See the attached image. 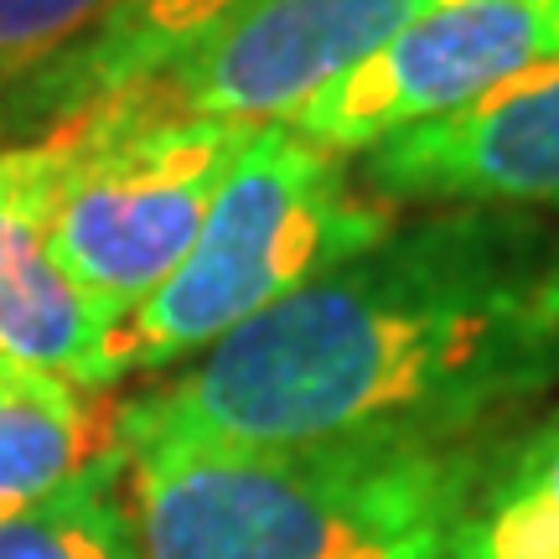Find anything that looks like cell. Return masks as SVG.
<instances>
[{
    "label": "cell",
    "instance_id": "1",
    "mask_svg": "<svg viewBox=\"0 0 559 559\" xmlns=\"http://www.w3.org/2000/svg\"><path fill=\"white\" fill-rule=\"evenodd\" d=\"M559 379V228L451 207L394 228L120 404L156 445L466 440Z\"/></svg>",
    "mask_w": 559,
    "mask_h": 559
},
{
    "label": "cell",
    "instance_id": "2",
    "mask_svg": "<svg viewBox=\"0 0 559 559\" xmlns=\"http://www.w3.org/2000/svg\"><path fill=\"white\" fill-rule=\"evenodd\" d=\"M124 461L145 559H445L487 472L466 440L156 445Z\"/></svg>",
    "mask_w": 559,
    "mask_h": 559
},
{
    "label": "cell",
    "instance_id": "3",
    "mask_svg": "<svg viewBox=\"0 0 559 559\" xmlns=\"http://www.w3.org/2000/svg\"><path fill=\"white\" fill-rule=\"evenodd\" d=\"M389 234V202L362 192L342 156L311 145L290 124H254L187 260L115 326L109 379L120 383L207 353L243 321Z\"/></svg>",
    "mask_w": 559,
    "mask_h": 559
},
{
    "label": "cell",
    "instance_id": "4",
    "mask_svg": "<svg viewBox=\"0 0 559 559\" xmlns=\"http://www.w3.org/2000/svg\"><path fill=\"white\" fill-rule=\"evenodd\" d=\"M254 124L160 115L135 94L73 109L47 140V249L83 296L124 321L171 280Z\"/></svg>",
    "mask_w": 559,
    "mask_h": 559
},
{
    "label": "cell",
    "instance_id": "5",
    "mask_svg": "<svg viewBox=\"0 0 559 559\" xmlns=\"http://www.w3.org/2000/svg\"><path fill=\"white\" fill-rule=\"evenodd\" d=\"M559 58V0H440L290 120L332 156H362L409 124L456 115Z\"/></svg>",
    "mask_w": 559,
    "mask_h": 559
},
{
    "label": "cell",
    "instance_id": "6",
    "mask_svg": "<svg viewBox=\"0 0 559 559\" xmlns=\"http://www.w3.org/2000/svg\"><path fill=\"white\" fill-rule=\"evenodd\" d=\"M430 5L440 0H260L120 94L187 120L275 124Z\"/></svg>",
    "mask_w": 559,
    "mask_h": 559
},
{
    "label": "cell",
    "instance_id": "7",
    "mask_svg": "<svg viewBox=\"0 0 559 559\" xmlns=\"http://www.w3.org/2000/svg\"><path fill=\"white\" fill-rule=\"evenodd\" d=\"M362 181L383 202L559 213V58L379 140L362 151Z\"/></svg>",
    "mask_w": 559,
    "mask_h": 559
},
{
    "label": "cell",
    "instance_id": "8",
    "mask_svg": "<svg viewBox=\"0 0 559 559\" xmlns=\"http://www.w3.org/2000/svg\"><path fill=\"white\" fill-rule=\"evenodd\" d=\"M47 140L0 151V358L109 389V342L120 321L83 296L47 249Z\"/></svg>",
    "mask_w": 559,
    "mask_h": 559
},
{
    "label": "cell",
    "instance_id": "9",
    "mask_svg": "<svg viewBox=\"0 0 559 559\" xmlns=\"http://www.w3.org/2000/svg\"><path fill=\"white\" fill-rule=\"evenodd\" d=\"M99 466H130L120 404L99 389L0 358V519Z\"/></svg>",
    "mask_w": 559,
    "mask_h": 559
},
{
    "label": "cell",
    "instance_id": "10",
    "mask_svg": "<svg viewBox=\"0 0 559 559\" xmlns=\"http://www.w3.org/2000/svg\"><path fill=\"white\" fill-rule=\"evenodd\" d=\"M260 0H120L109 16L73 41L62 58L47 62V73H26L37 83V99L73 115L83 104L109 99L130 83L151 79L156 68L187 52L192 41H202L213 26L228 16H239Z\"/></svg>",
    "mask_w": 559,
    "mask_h": 559
},
{
    "label": "cell",
    "instance_id": "11",
    "mask_svg": "<svg viewBox=\"0 0 559 559\" xmlns=\"http://www.w3.org/2000/svg\"><path fill=\"white\" fill-rule=\"evenodd\" d=\"M445 559H559V415L481 472Z\"/></svg>",
    "mask_w": 559,
    "mask_h": 559
},
{
    "label": "cell",
    "instance_id": "12",
    "mask_svg": "<svg viewBox=\"0 0 559 559\" xmlns=\"http://www.w3.org/2000/svg\"><path fill=\"white\" fill-rule=\"evenodd\" d=\"M124 466H99L0 519V559H145L135 519L115 498Z\"/></svg>",
    "mask_w": 559,
    "mask_h": 559
},
{
    "label": "cell",
    "instance_id": "13",
    "mask_svg": "<svg viewBox=\"0 0 559 559\" xmlns=\"http://www.w3.org/2000/svg\"><path fill=\"white\" fill-rule=\"evenodd\" d=\"M120 0H0V83L62 58Z\"/></svg>",
    "mask_w": 559,
    "mask_h": 559
}]
</instances>
